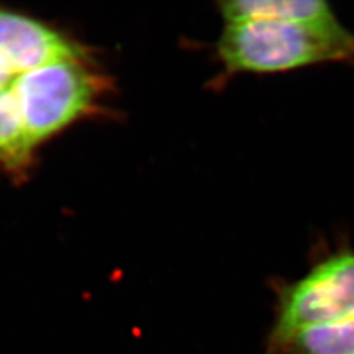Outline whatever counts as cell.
<instances>
[{
  "instance_id": "3",
  "label": "cell",
  "mask_w": 354,
  "mask_h": 354,
  "mask_svg": "<svg viewBox=\"0 0 354 354\" xmlns=\"http://www.w3.org/2000/svg\"><path fill=\"white\" fill-rule=\"evenodd\" d=\"M274 297L266 339L354 317V251L330 253L302 277L279 282Z\"/></svg>"
},
{
  "instance_id": "2",
  "label": "cell",
  "mask_w": 354,
  "mask_h": 354,
  "mask_svg": "<svg viewBox=\"0 0 354 354\" xmlns=\"http://www.w3.org/2000/svg\"><path fill=\"white\" fill-rule=\"evenodd\" d=\"M218 57L228 74H277L317 64H354V33L342 23H227L218 39Z\"/></svg>"
},
{
  "instance_id": "5",
  "label": "cell",
  "mask_w": 354,
  "mask_h": 354,
  "mask_svg": "<svg viewBox=\"0 0 354 354\" xmlns=\"http://www.w3.org/2000/svg\"><path fill=\"white\" fill-rule=\"evenodd\" d=\"M266 354H354V317L266 339Z\"/></svg>"
},
{
  "instance_id": "1",
  "label": "cell",
  "mask_w": 354,
  "mask_h": 354,
  "mask_svg": "<svg viewBox=\"0 0 354 354\" xmlns=\"http://www.w3.org/2000/svg\"><path fill=\"white\" fill-rule=\"evenodd\" d=\"M109 84L84 45L0 7V168L26 174L42 145L100 108Z\"/></svg>"
},
{
  "instance_id": "4",
  "label": "cell",
  "mask_w": 354,
  "mask_h": 354,
  "mask_svg": "<svg viewBox=\"0 0 354 354\" xmlns=\"http://www.w3.org/2000/svg\"><path fill=\"white\" fill-rule=\"evenodd\" d=\"M225 21L277 20L313 26L342 24L336 12L323 0H234L219 3Z\"/></svg>"
}]
</instances>
